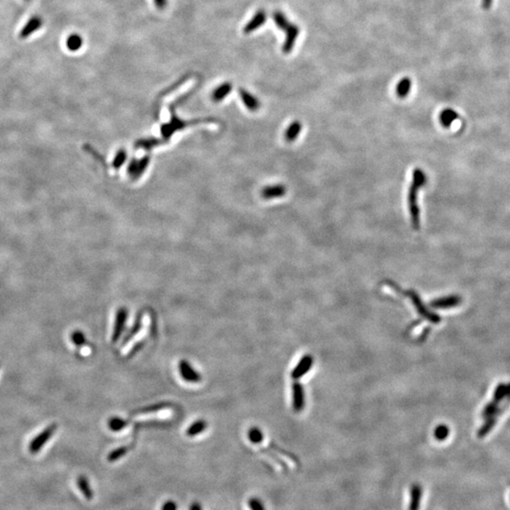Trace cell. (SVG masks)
<instances>
[{
  "label": "cell",
  "instance_id": "15",
  "mask_svg": "<svg viewBox=\"0 0 510 510\" xmlns=\"http://www.w3.org/2000/svg\"><path fill=\"white\" fill-rule=\"evenodd\" d=\"M510 397V383H501L495 388L493 400L496 402H503Z\"/></svg>",
  "mask_w": 510,
  "mask_h": 510
},
{
  "label": "cell",
  "instance_id": "8",
  "mask_svg": "<svg viewBox=\"0 0 510 510\" xmlns=\"http://www.w3.org/2000/svg\"><path fill=\"white\" fill-rule=\"evenodd\" d=\"M266 21V13L264 10H259L255 13L253 17L248 21L247 25L244 28V32L246 34L251 33L256 30H258L260 27H262Z\"/></svg>",
  "mask_w": 510,
  "mask_h": 510
},
{
  "label": "cell",
  "instance_id": "29",
  "mask_svg": "<svg viewBox=\"0 0 510 510\" xmlns=\"http://www.w3.org/2000/svg\"><path fill=\"white\" fill-rule=\"evenodd\" d=\"M127 159V152L125 150H120L117 154L115 155L114 159H113V168L115 169V170H118Z\"/></svg>",
  "mask_w": 510,
  "mask_h": 510
},
{
  "label": "cell",
  "instance_id": "32",
  "mask_svg": "<svg viewBox=\"0 0 510 510\" xmlns=\"http://www.w3.org/2000/svg\"><path fill=\"white\" fill-rule=\"evenodd\" d=\"M141 329H142V323L140 322V321H138L137 323L134 324L133 328H132V331L130 332V334L126 337V339H125V343L129 342L132 338H133V337H135L136 335H138L140 333V331H141Z\"/></svg>",
  "mask_w": 510,
  "mask_h": 510
},
{
  "label": "cell",
  "instance_id": "12",
  "mask_svg": "<svg viewBox=\"0 0 510 510\" xmlns=\"http://www.w3.org/2000/svg\"><path fill=\"white\" fill-rule=\"evenodd\" d=\"M285 193H286V188L285 186H282V185L266 186L262 191V197L266 200H269V199L281 198L284 196Z\"/></svg>",
  "mask_w": 510,
  "mask_h": 510
},
{
  "label": "cell",
  "instance_id": "30",
  "mask_svg": "<svg viewBox=\"0 0 510 510\" xmlns=\"http://www.w3.org/2000/svg\"><path fill=\"white\" fill-rule=\"evenodd\" d=\"M71 340L77 346H83L86 343V338L84 334L80 331L73 332V334L71 335Z\"/></svg>",
  "mask_w": 510,
  "mask_h": 510
},
{
  "label": "cell",
  "instance_id": "14",
  "mask_svg": "<svg viewBox=\"0 0 510 510\" xmlns=\"http://www.w3.org/2000/svg\"><path fill=\"white\" fill-rule=\"evenodd\" d=\"M239 94L245 106L249 111H257L260 108V101L254 95L248 93L245 89H239Z\"/></svg>",
  "mask_w": 510,
  "mask_h": 510
},
{
  "label": "cell",
  "instance_id": "33",
  "mask_svg": "<svg viewBox=\"0 0 510 510\" xmlns=\"http://www.w3.org/2000/svg\"><path fill=\"white\" fill-rule=\"evenodd\" d=\"M161 510H178V504L173 500H168L163 504Z\"/></svg>",
  "mask_w": 510,
  "mask_h": 510
},
{
  "label": "cell",
  "instance_id": "16",
  "mask_svg": "<svg viewBox=\"0 0 510 510\" xmlns=\"http://www.w3.org/2000/svg\"><path fill=\"white\" fill-rule=\"evenodd\" d=\"M458 113L453 110V109H445L441 112L439 119L443 127L449 128L453 121H455L458 118Z\"/></svg>",
  "mask_w": 510,
  "mask_h": 510
},
{
  "label": "cell",
  "instance_id": "23",
  "mask_svg": "<svg viewBox=\"0 0 510 510\" xmlns=\"http://www.w3.org/2000/svg\"><path fill=\"white\" fill-rule=\"evenodd\" d=\"M496 422H497V417H490V418H487L486 419V422L481 426V428L477 433V435L479 437H484L486 436L488 434L490 433L493 428H494L495 425H496Z\"/></svg>",
  "mask_w": 510,
  "mask_h": 510
},
{
  "label": "cell",
  "instance_id": "3",
  "mask_svg": "<svg viewBox=\"0 0 510 510\" xmlns=\"http://www.w3.org/2000/svg\"><path fill=\"white\" fill-rule=\"evenodd\" d=\"M57 427L58 426L56 423L50 424L31 440L29 444V451L31 452V453L35 454L42 450V448L45 446V444H47L49 439L52 437V435L56 433Z\"/></svg>",
  "mask_w": 510,
  "mask_h": 510
},
{
  "label": "cell",
  "instance_id": "18",
  "mask_svg": "<svg viewBox=\"0 0 510 510\" xmlns=\"http://www.w3.org/2000/svg\"><path fill=\"white\" fill-rule=\"evenodd\" d=\"M232 86L230 82H224L220 86H218L217 89L214 91L212 94V97L215 101H221L223 100L232 91Z\"/></svg>",
  "mask_w": 510,
  "mask_h": 510
},
{
  "label": "cell",
  "instance_id": "35",
  "mask_svg": "<svg viewBox=\"0 0 510 510\" xmlns=\"http://www.w3.org/2000/svg\"><path fill=\"white\" fill-rule=\"evenodd\" d=\"M189 510H202L201 503L197 501L191 503V505L189 506Z\"/></svg>",
  "mask_w": 510,
  "mask_h": 510
},
{
  "label": "cell",
  "instance_id": "11",
  "mask_svg": "<svg viewBox=\"0 0 510 510\" xmlns=\"http://www.w3.org/2000/svg\"><path fill=\"white\" fill-rule=\"evenodd\" d=\"M293 409L296 412H300L304 406V394L303 388L300 384H293Z\"/></svg>",
  "mask_w": 510,
  "mask_h": 510
},
{
  "label": "cell",
  "instance_id": "22",
  "mask_svg": "<svg viewBox=\"0 0 510 510\" xmlns=\"http://www.w3.org/2000/svg\"><path fill=\"white\" fill-rule=\"evenodd\" d=\"M129 450H130V448L128 446H121V447H118V448L113 450L112 452H110V453H109L108 456H107L109 462L113 463V462H115V461L119 460L120 458H122L123 456L127 454Z\"/></svg>",
  "mask_w": 510,
  "mask_h": 510
},
{
  "label": "cell",
  "instance_id": "31",
  "mask_svg": "<svg viewBox=\"0 0 510 510\" xmlns=\"http://www.w3.org/2000/svg\"><path fill=\"white\" fill-rule=\"evenodd\" d=\"M166 406H167V404H165V403H159V404H154V405H151V406L140 409L138 412L142 413V414H151V413H154V412H158V411L163 410Z\"/></svg>",
  "mask_w": 510,
  "mask_h": 510
},
{
  "label": "cell",
  "instance_id": "1",
  "mask_svg": "<svg viewBox=\"0 0 510 510\" xmlns=\"http://www.w3.org/2000/svg\"><path fill=\"white\" fill-rule=\"evenodd\" d=\"M427 177L425 173L419 169L413 171V180L408 193V204L410 210L411 223L415 230L419 229V208L417 205V193L420 187L425 186Z\"/></svg>",
  "mask_w": 510,
  "mask_h": 510
},
{
  "label": "cell",
  "instance_id": "36",
  "mask_svg": "<svg viewBox=\"0 0 510 510\" xmlns=\"http://www.w3.org/2000/svg\"><path fill=\"white\" fill-rule=\"evenodd\" d=\"M25 1H27V2H29V1H31V0H25Z\"/></svg>",
  "mask_w": 510,
  "mask_h": 510
},
{
  "label": "cell",
  "instance_id": "24",
  "mask_svg": "<svg viewBox=\"0 0 510 510\" xmlns=\"http://www.w3.org/2000/svg\"><path fill=\"white\" fill-rule=\"evenodd\" d=\"M248 440L253 444H259L263 441L264 434L257 427H251L247 432Z\"/></svg>",
  "mask_w": 510,
  "mask_h": 510
},
{
  "label": "cell",
  "instance_id": "7",
  "mask_svg": "<svg viewBox=\"0 0 510 510\" xmlns=\"http://www.w3.org/2000/svg\"><path fill=\"white\" fill-rule=\"evenodd\" d=\"M461 302V298L457 295H452L447 297H442L436 300H434L431 302V306L436 309H448L459 305Z\"/></svg>",
  "mask_w": 510,
  "mask_h": 510
},
{
  "label": "cell",
  "instance_id": "21",
  "mask_svg": "<svg viewBox=\"0 0 510 510\" xmlns=\"http://www.w3.org/2000/svg\"><path fill=\"white\" fill-rule=\"evenodd\" d=\"M301 131H302V124L300 123L299 121H295L286 130L284 137H285L286 141L292 142L294 140L297 139V137L300 134Z\"/></svg>",
  "mask_w": 510,
  "mask_h": 510
},
{
  "label": "cell",
  "instance_id": "20",
  "mask_svg": "<svg viewBox=\"0 0 510 510\" xmlns=\"http://www.w3.org/2000/svg\"><path fill=\"white\" fill-rule=\"evenodd\" d=\"M411 85H412V82H411V79L408 78V77H403L402 79H401L397 85V94L400 96V97H405L408 94L410 93V90H411Z\"/></svg>",
  "mask_w": 510,
  "mask_h": 510
},
{
  "label": "cell",
  "instance_id": "34",
  "mask_svg": "<svg viewBox=\"0 0 510 510\" xmlns=\"http://www.w3.org/2000/svg\"><path fill=\"white\" fill-rule=\"evenodd\" d=\"M155 6L159 10H164L168 6V0H154Z\"/></svg>",
  "mask_w": 510,
  "mask_h": 510
},
{
  "label": "cell",
  "instance_id": "4",
  "mask_svg": "<svg viewBox=\"0 0 510 510\" xmlns=\"http://www.w3.org/2000/svg\"><path fill=\"white\" fill-rule=\"evenodd\" d=\"M127 317H128V311L125 307H122V308H119V309L117 310L116 315H115L114 326H113V336H112V342L113 343L117 342V340H119V338L121 337V335L123 333L124 328H125V324H126Z\"/></svg>",
  "mask_w": 510,
  "mask_h": 510
},
{
  "label": "cell",
  "instance_id": "9",
  "mask_svg": "<svg viewBox=\"0 0 510 510\" xmlns=\"http://www.w3.org/2000/svg\"><path fill=\"white\" fill-rule=\"evenodd\" d=\"M312 365H313V358L309 356H304L303 358L301 359L297 367L291 372V377L293 379L301 378L302 376H303L304 374L308 372Z\"/></svg>",
  "mask_w": 510,
  "mask_h": 510
},
{
  "label": "cell",
  "instance_id": "28",
  "mask_svg": "<svg viewBox=\"0 0 510 510\" xmlns=\"http://www.w3.org/2000/svg\"><path fill=\"white\" fill-rule=\"evenodd\" d=\"M247 507L250 510H266L263 502L258 497H250L247 500Z\"/></svg>",
  "mask_w": 510,
  "mask_h": 510
},
{
  "label": "cell",
  "instance_id": "17",
  "mask_svg": "<svg viewBox=\"0 0 510 510\" xmlns=\"http://www.w3.org/2000/svg\"><path fill=\"white\" fill-rule=\"evenodd\" d=\"M65 45L66 47L70 50V51H77L79 50L82 45H83V39L82 37L77 34V33H73L71 35H69L65 41Z\"/></svg>",
  "mask_w": 510,
  "mask_h": 510
},
{
  "label": "cell",
  "instance_id": "26",
  "mask_svg": "<svg viewBox=\"0 0 510 510\" xmlns=\"http://www.w3.org/2000/svg\"><path fill=\"white\" fill-rule=\"evenodd\" d=\"M149 164H150V157L149 156L143 157L141 160L137 161V169H136V172L134 174L133 179H138L140 176H142V174L145 172V170H147Z\"/></svg>",
  "mask_w": 510,
  "mask_h": 510
},
{
  "label": "cell",
  "instance_id": "2",
  "mask_svg": "<svg viewBox=\"0 0 510 510\" xmlns=\"http://www.w3.org/2000/svg\"><path fill=\"white\" fill-rule=\"evenodd\" d=\"M273 19L279 29L283 30L285 33V41L283 46V51L285 54H288L292 51L296 44L297 38L300 34V29L296 24L291 23L282 12H275L273 14Z\"/></svg>",
  "mask_w": 510,
  "mask_h": 510
},
{
  "label": "cell",
  "instance_id": "19",
  "mask_svg": "<svg viewBox=\"0 0 510 510\" xmlns=\"http://www.w3.org/2000/svg\"><path fill=\"white\" fill-rule=\"evenodd\" d=\"M207 428V422L205 420H202V419H199L195 422H193L186 430V434L190 437H193V436H196L198 434L204 432Z\"/></svg>",
  "mask_w": 510,
  "mask_h": 510
},
{
  "label": "cell",
  "instance_id": "13",
  "mask_svg": "<svg viewBox=\"0 0 510 510\" xmlns=\"http://www.w3.org/2000/svg\"><path fill=\"white\" fill-rule=\"evenodd\" d=\"M422 495V488L419 484H414L410 490V504L409 510H418L420 506V500Z\"/></svg>",
  "mask_w": 510,
  "mask_h": 510
},
{
  "label": "cell",
  "instance_id": "10",
  "mask_svg": "<svg viewBox=\"0 0 510 510\" xmlns=\"http://www.w3.org/2000/svg\"><path fill=\"white\" fill-rule=\"evenodd\" d=\"M77 485L79 491L81 492V494L84 496V498L87 501L93 500V489L91 487V484H90L89 480L85 475H83V474L78 475V477L77 478Z\"/></svg>",
  "mask_w": 510,
  "mask_h": 510
},
{
  "label": "cell",
  "instance_id": "25",
  "mask_svg": "<svg viewBox=\"0 0 510 510\" xmlns=\"http://www.w3.org/2000/svg\"><path fill=\"white\" fill-rule=\"evenodd\" d=\"M128 425L127 421L120 417H112L109 420V428L113 432H119Z\"/></svg>",
  "mask_w": 510,
  "mask_h": 510
},
{
  "label": "cell",
  "instance_id": "5",
  "mask_svg": "<svg viewBox=\"0 0 510 510\" xmlns=\"http://www.w3.org/2000/svg\"><path fill=\"white\" fill-rule=\"evenodd\" d=\"M179 371L182 378L186 382L199 383L201 380V374L195 371L186 360H181L179 362Z\"/></svg>",
  "mask_w": 510,
  "mask_h": 510
},
{
  "label": "cell",
  "instance_id": "6",
  "mask_svg": "<svg viewBox=\"0 0 510 510\" xmlns=\"http://www.w3.org/2000/svg\"><path fill=\"white\" fill-rule=\"evenodd\" d=\"M43 26V19L39 16H34L31 17L26 25L22 28L19 33L20 39H27L34 32L39 31Z\"/></svg>",
  "mask_w": 510,
  "mask_h": 510
},
{
  "label": "cell",
  "instance_id": "27",
  "mask_svg": "<svg viewBox=\"0 0 510 510\" xmlns=\"http://www.w3.org/2000/svg\"><path fill=\"white\" fill-rule=\"evenodd\" d=\"M449 433H450V430H449L448 426L446 425H439L435 428L434 430V437L439 440V441H443L445 440L447 437H448Z\"/></svg>",
  "mask_w": 510,
  "mask_h": 510
}]
</instances>
